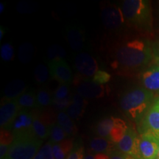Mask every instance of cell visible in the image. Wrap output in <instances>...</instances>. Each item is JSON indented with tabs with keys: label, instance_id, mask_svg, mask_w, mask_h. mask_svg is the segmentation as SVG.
<instances>
[{
	"label": "cell",
	"instance_id": "obj_26",
	"mask_svg": "<svg viewBox=\"0 0 159 159\" xmlns=\"http://www.w3.org/2000/svg\"><path fill=\"white\" fill-rule=\"evenodd\" d=\"M67 135L57 123H53L49 128V141L52 144H56L64 140Z\"/></svg>",
	"mask_w": 159,
	"mask_h": 159
},
{
	"label": "cell",
	"instance_id": "obj_15",
	"mask_svg": "<svg viewBox=\"0 0 159 159\" xmlns=\"http://www.w3.org/2000/svg\"><path fill=\"white\" fill-rule=\"evenodd\" d=\"M67 38L69 46L73 50L80 51L84 48V36L78 27L75 26H69L67 27Z\"/></svg>",
	"mask_w": 159,
	"mask_h": 159
},
{
	"label": "cell",
	"instance_id": "obj_28",
	"mask_svg": "<svg viewBox=\"0 0 159 159\" xmlns=\"http://www.w3.org/2000/svg\"><path fill=\"white\" fill-rule=\"evenodd\" d=\"M34 48L30 43H24L19 47V57L23 63H29L33 57Z\"/></svg>",
	"mask_w": 159,
	"mask_h": 159
},
{
	"label": "cell",
	"instance_id": "obj_7",
	"mask_svg": "<svg viewBox=\"0 0 159 159\" xmlns=\"http://www.w3.org/2000/svg\"><path fill=\"white\" fill-rule=\"evenodd\" d=\"M102 19L105 27L112 30H120L126 23L122 8L116 6H108L103 9Z\"/></svg>",
	"mask_w": 159,
	"mask_h": 159
},
{
	"label": "cell",
	"instance_id": "obj_19",
	"mask_svg": "<svg viewBox=\"0 0 159 159\" xmlns=\"http://www.w3.org/2000/svg\"><path fill=\"white\" fill-rule=\"evenodd\" d=\"M87 105V101L79 94L75 95L72 97V102L67 108V114L71 119H78L84 112L85 106Z\"/></svg>",
	"mask_w": 159,
	"mask_h": 159
},
{
	"label": "cell",
	"instance_id": "obj_32",
	"mask_svg": "<svg viewBox=\"0 0 159 159\" xmlns=\"http://www.w3.org/2000/svg\"><path fill=\"white\" fill-rule=\"evenodd\" d=\"M69 96V86L68 84L60 83L59 86L55 91L53 99L56 100H62Z\"/></svg>",
	"mask_w": 159,
	"mask_h": 159
},
{
	"label": "cell",
	"instance_id": "obj_41",
	"mask_svg": "<svg viewBox=\"0 0 159 159\" xmlns=\"http://www.w3.org/2000/svg\"><path fill=\"white\" fill-rule=\"evenodd\" d=\"M153 106L157 109V110L159 111V98L157 99V100L156 101V102L154 103Z\"/></svg>",
	"mask_w": 159,
	"mask_h": 159
},
{
	"label": "cell",
	"instance_id": "obj_36",
	"mask_svg": "<svg viewBox=\"0 0 159 159\" xmlns=\"http://www.w3.org/2000/svg\"><path fill=\"white\" fill-rule=\"evenodd\" d=\"M84 150L81 146H76L72 149L66 159H84Z\"/></svg>",
	"mask_w": 159,
	"mask_h": 159
},
{
	"label": "cell",
	"instance_id": "obj_5",
	"mask_svg": "<svg viewBox=\"0 0 159 159\" xmlns=\"http://www.w3.org/2000/svg\"><path fill=\"white\" fill-rule=\"evenodd\" d=\"M139 143L140 137L137 135L134 128L129 127L125 136L116 144V148L119 152L129 155L135 159H141Z\"/></svg>",
	"mask_w": 159,
	"mask_h": 159
},
{
	"label": "cell",
	"instance_id": "obj_18",
	"mask_svg": "<svg viewBox=\"0 0 159 159\" xmlns=\"http://www.w3.org/2000/svg\"><path fill=\"white\" fill-rule=\"evenodd\" d=\"M74 148L71 139H66L62 142L52 144V152L55 159H66Z\"/></svg>",
	"mask_w": 159,
	"mask_h": 159
},
{
	"label": "cell",
	"instance_id": "obj_38",
	"mask_svg": "<svg viewBox=\"0 0 159 159\" xmlns=\"http://www.w3.org/2000/svg\"><path fill=\"white\" fill-rule=\"evenodd\" d=\"M94 156V159H110V156L105 153H96Z\"/></svg>",
	"mask_w": 159,
	"mask_h": 159
},
{
	"label": "cell",
	"instance_id": "obj_12",
	"mask_svg": "<svg viewBox=\"0 0 159 159\" xmlns=\"http://www.w3.org/2000/svg\"><path fill=\"white\" fill-rule=\"evenodd\" d=\"M35 116L33 112L29 110L21 109L13 125H11L10 130H12L13 134L32 130V126Z\"/></svg>",
	"mask_w": 159,
	"mask_h": 159
},
{
	"label": "cell",
	"instance_id": "obj_3",
	"mask_svg": "<svg viewBox=\"0 0 159 159\" xmlns=\"http://www.w3.org/2000/svg\"><path fill=\"white\" fill-rule=\"evenodd\" d=\"M152 97V92L146 89H133L122 95L119 105L127 116L133 119H137L150 109Z\"/></svg>",
	"mask_w": 159,
	"mask_h": 159
},
{
	"label": "cell",
	"instance_id": "obj_4",
	"mask_svg": "<svg viewBox=\"0 0 159 159\" xmlns=\"http://www.w3.org/2000/svg\"><path fill=\"white\" fill-rule=\"evenodd\" d=\"M13 136V142L4 159H33L43 143L32 130L19 133Z\"/></svg>",
	"mask_w": 159,
	"mask_h": 159
},
{
	"label": "cell",
	"instance_id": "obj_11",
	"mask_svg": "<svg viewBox=\"0 0 159 159\" xmlns=\"http://www.w3.org/2000/svg\"><path fill=\"white\" fill-rule=\"evenodd\" d=\"M143 133L153 136L159 142V111L152 105L145 114Z\"/></svg>",
	"mask_w": 159,
	"mask_h": 159
},
{
	"label": "cell",
	"instance_id": "obj_1",
	"mask_svg": "<svg viewBox=\"0 0 159 159\" xmlns=\"http://www.w3.org/2000/svg\"><path fill=\"white\" fill-rule=\"evenodd\" d=\"M152 57V52L148 43L141 40H133L117 49V63L128 69H135L147 64Z\"/></svg>",
	"mask_w": 159,
	"mask_h": 159
},
{
	"label": "cell",
	"instance_id": "obj_34",
	"mask_svg": "<svg viewBox=\"0 0 159 159\" xmlns=\"http://www.w3.org/2000/svg\"><path fill=\"white\" fill-rule=\"evenodd\" d=\"M111 79V75L108 74L107 71H102V70H98L97 71V73L93 76L92 81L93 82L98 83V84L103 85L105 83H107L109 82Z\"/></svg>",
	"mask_w": 159,
	"mask_h": 159
},
{
	"label": "cell",
	"instance_id": "obj_25",
	"mask_svg": "<svg viewBox=\"0 0 159 159\" xmlns=\"http://www.w3.org/2000/svg\"><path fill=\"white\" fill-rule=\"evenodd\" d=\"M18 104L21 109H32L37 108L36 94L34 91H25L17 98Z\"/></svg>",
	"mask_w": 159,
	"mask_h": 159
},
{
	"label": "cell",
	"instance_id": "obj_2",
	"mask_svg": "<svg viewBox=\"0 0 159 159\" xmlns=\"http://www.w3.org/2000/svg\"><path fill=\"white\" fill-rule=\"evenodd\" d=\"M122 11L128 25L144 31L152 30V17L150 2L125 0L122 3Z\"/></svg>",
	"mask_w": 159,
	"mask_h": 159
},
{
	"label": "cell",
	"instance_id": "obj_37",
	"mask_svg": "<svg viewBox=\"0 0 159 159\" xmlns=\"http://www.w3.org/2000/svg\"><path fill=\"white\" fill-rule=\"evenodd\" d=\"M110 156V159H135L132 156H129L125 153H123L122 152H118V151H114L109 154Z\"/></svg>",
	"mask_w": 159,
	"mask_h": 159
},
{
	"label": "cell",
	"instance_id": "obj_6",
	"mask_svg": "<svg viewBox=\"0 0 159 159\" xmlns=\"http://www.w3.org/2000/svg\"><path fill=\"white\" fill-rule=\"evenodd\" d=\"M21 108L18 104L17 99L2 100L0 107V126L2 129L9 130Z\"/></svg>",
	"mask_w": 159,
	"mask_h": 159
},
{
	"label": "cell",
	"instance_id": "obj_45",
	"mask_svg": "<svg viewBox=\"0 0 159 159\" xmlns=\"http://www.w3.org/2000/svg\"><path fill=\"white\" fill-rule=\"evenodd\" d=\"M158 66H159V62H158Z\"/></svg>",
	"mask_w": 159,
	"mask_h": 159
},
{
	"label": "cell",
	"instance_id": "obj_44",
	"mask_svg": "<svg viewBox=\"0 0 159 159\" xmlns=\"http://www.w3.org/2000/svg\"><path fill=\"white\" fill-rule=\"evenodd\" d=\"M158 55H159V43H158Z\"/></svg>",
	"mask_w": 159,
	"mask_h": 159
},
{
	"label": "cell",
	"instance_id": "obj_31",
	"mask_svg": "<svg viewBox=\"0 0 159 159\" xmlns=\"http://www.w3.org/2000/svg\"><path fill=\"white\" fill-rule=\"evenodd\" d=\"M35 77L39 83H44L48 80L49 71L45 65L39 64L35 69Z\"/></svg>",
	"mask_w": 159,
	"mask_h": 159
},
{
	"label": "cell",
	"instance_id": "obj_17",
	"mask_svg": "<svg viewBox=\"0 0 159 159\" xmlns=\"http://www.w3.org/2000/svg\"><path fill=\"white\" fill-rule=\"evenodd\" d=\"M26 85L21 80H15L7 84L4 91V96L7 99H16L25 92Z\"/></svg>",
	"mask_w": 159,
	"mask_h": 159
},
{
	"label": "cell",
	"instance_id": "obj_33",
	"mask_svg": "<svg viewBox=\"0 0 159 159\" xmlns=\"http://www.w3.org/2000/svg\"><path fill=\"white\" fill-rule=\"evenodd\" d=\"M0 53L2 60L5 61H11L13 58V54H14L13 46L8 43L2 45Z\"/></svg>",
	"mask_w": 159,
	"mask_h": 159
},
{
	"label": "cell",
	"instance_id": "obj_14",
	"mask_svg": "<svg viewBox=\"0 0 159 159\" xmlns=\"http://www.w3.org/2000/svg\"><path fill=\"white\" fill-rule=\"evenodd\" d=\"M144 89L151 92H159V66H153L144 71L142 75Z\"/></svg>",
	"mask_w": 159,
	"mask_h": 159
},
{
	"label": "cell",
	"instance_id": "obj_23",
	"mask_svg": "<svg viewBox=\"0 0 159 159\" xmlns=\"http://www.w3.org/2000/svg\"><path fill=\"white\" fill-rule=\"evenodd\" d=\"M0 159H4L7 155L11 145L13 142L14 136L9 130L2 129L0 137Z\"/></svg>",
	"mask_w": 159,
	"mask_h": 159
},
{
	"label": "cell",
	"instance_id": "obj_21",
	"mask_svg": "<svg viewBox=\"0 0 159 159\" xmlns=\"http://www.w3.org/2000/svg\"><path fill=\"white\" fill-rule=\"evenodd\" d=\"M128 128V125L124 120L119 118H115L114 125L110 132L108 140L117 144L125 136Z\"/></svg>",
	"mask_w": 159,
	"mask_h": 159
},
{
	"label": "cell",
	"instance_id": "obj_10",
	"mask_svg": "<svg viewBox=\"0 0 159 159\" xmlns=\"http://www.w3.org/2000/svg\"><path fill=\"white\" fill-rule=\"evenodd\" d=\"M159 150V142L148 134L140 136L139 152L141 159H156Z\"/></svg>",
	"mask_w": 159,
	"mask_h": 159
},
{
	"label": "cell",
	"instance_id": "obj_24",
	"mask_svg": "<svg viewBox=\"0 0 159 159\" xmlns=\"http://www.w3.org/2000/svg\"><path fill=\"white\" fill-rule=\"evenodd\" d=\"M116 117L110 116L102 119L97 123L96 127V132L98 136L102 138L108 139L110 132L114 125Z\"/></svg>",
	"mask_w": 159,
	"mask_h": 159
},
{
	"label": "cell",
	"instance_id": "obj_16",
	"mask_svg": "<svg viewBox=\"0 0 159 159\" xmlns=\"http://www.w3.org/2000/svg\"><path fill=\"white\" fill-rule=\"evenodd\" d=\"M89 147L93 152H97V153H105L109 155L115 151L114 148H116V144L107 139L96 137L90 141Z\"/></svg>",
	"mask_w": 159,
	"mask_h": 159
},
{
	"label": "cell",
	"instance_id": "obj_40",
	"mask_svg": "<svg viewBox=\"0 0 159 159\" xmlns=\"http://www.w3.org/2000/svg\"><path fill=\"white\" fill-rule=\"evenodd\" d=\"M84 159H94V156L92 154H88L85 156Z\"/></svg>",
	"mask_w": 159,
	"mask_h": 159
},
{
	"label": "cell",
	"instance_id": "obj_43",
	"mask_svg": "<svg viewBox=\"0 0 159 159\" xmlns=\"http://www.w3.org/2000/svg\"><path fill=\"white\" fill-rule=\"evenodd\" d=\"M156 159H159V150H158V154H157V156H156Z\"/></svg>",
	"mask_w": 159,
	"mask_h": 159
},
{
	"label": "cell",
	"instance_id": "obj_29",
	"mask_svg": "<svg viewBox=\"0 0 159 159\" xmlns=\"http://www.w3.org/2000/svg\"><path fill=\"white\" fill-rule=\"evenodd\" d=\"M52 144L50 141L46 143L33 159H55L52 152Z\"/></svg>",
	"mask_w": 159,
	"mask_h": 159
},
{
	"label": "cell",
	"instance_id": "obj_35",
	"mask_svg": "<svg viewBox=\"0 0 159 159\" xmlns=\"http://www.w3.org/2000/svg\"><path fill=\"white\" fill-rule=\"evenodd\" d=\"M71 102H72V99H71V96L69 95L68 97H66L64 99H62V100H56V99H53L52 105H54V107L57 110L63 111L65 109L67 110L69 105H71Z\"/></svg>",
	"mask_w": 159,
	"mask_h": 159
},
{
	"label": "cell",
	"instance_id": "obj_9",
	"mask_svg": "<svg viewBox=\"0 0 159 159\" xmlns=\"http://www.w3.org/2000/svg\"><path fill=\"white\" fill-rule=\"evenodd\" d=\"M75 65L77 71L86 77H93L99 69L96 60L85 52L79 53L75 57Z\"/></svg>",
	"mask_w": 159,
	"mask_h": 159
},
{
	"label": "cell",
	"instance_id": "obj_20",
	"mask_svg": "<svg viewBox=\"0 0 159 159\" xmlns=\"http://www.w3.org/2000/svg\"><path fill=\"white\" fill-rule=\"evenodd\" d=\"M51 125L47 124L42 117L35 116L32 126V131L37 138L43 141L49 136V128Z\"/></svg>",
	"mask_w": 159,
	"mask_h": 159
},
{
	"label": "cell",
	"instance_id": "obj_30",
	"mask_svg": "<svg viewBox=\"0 0 159 159\" xmlns=\"http://www.w3.org/2000/svg\"><path fill=\"white\" fill-rule=\"evenodd\" d=\"M47 54H48V57L52 61L57 59H63V57H64L66 55V51L62 47L55 44L52 45L49 47L47 51Z\"/></svg>",
	"mask_w": 159,
	"mask_h": 159
},
{
	"label": "cell",
	"instance_id": "obj_27",
	"mask_svg": "<svg viewBox=\"0 0 159 159\" xmlns=\"http://www.w3.org/2000/svg\"><path fill=\"white\" fill-rule=\"evenodd\" d=\"M37 108H44L52 104L53 97L50 93L44 89H41L36 94Z\"/></svg>",
	"mask_w": 159,
	"mask_h": 159
},
{
	"label": "cell",
	"instance_id": "obj_42",
	"mask_svg": "<svg viewBox=\"0 0 159 159\" xmlns=\"http://www.w3.org/2000/svg\"><path fill=\"white\" fill-rule=\"evenodd\" d=\"M4 10H5V5H4L3 3L0 4V13H2Z\"/></svg>",
	"mask_w": 159,
	"mask_h": 159
},
{
	"label": "cell",
	"instance_id": "obj_39",
	"mask_svg": "<svg viewBox=\"0 0 159 159\" xmlns=\"http://www.w3.org/2000/svg\"><path fill=\"white\" fill-rule=\"evenodd\" d=\"M5 34V30L3 29L2 27H0V40H2V36Z\"/></svg>",
	"mask_w": 159,
	"mask_h": 159
},
{
	"label": "cell",
	"instance_id": "obj_8",
	"mask_svg": "<svg viewBox=\"0 0 159 159\" xmlns=\"http://www.w3.org/2000/svg\"><path fill=\"white\" fill-rule=\"evenodd\" d=\"M49 74L60 83L68 84L72 80V73L69 65L63 59L52 61L49 63Z\"/></svg>",
	"mask_w": 159,
	"mask_h": 159
},
{
	"label": "cell",
	"instance_id": "obj_22",
	"mask_svg": "<svg viewBox=\"0 0 159 159\" xmlns=\"http://www.w3.org/2000/svg\"><path fill=\"white\" fill-rule=\"evenodd\" d=\"M57 123L62 128L67 136H74L77 133V127L72 119L64 111H60L57 116Z\"/></svg>",
	"mask_w": 159,
	"mask_h": 159
},
{
	"label": "cell",
	"instance_id": "obj_13",
	"mask_svg": "<svg viewBox=\"0 0 159 159\" xmlns=\"http://www.w3.org/2000/svg\"><path fill=\"white\" fill-rule=\"evenodd\" d=\"M77 94L83 98H99L105 94V88L103 85L93 82L92 80L83 81L80 83L77 89Z\"/></svg>",
	"mask_w": 159,
	"mask_h": 159
}]
</instances>
